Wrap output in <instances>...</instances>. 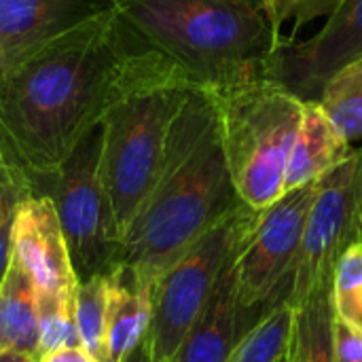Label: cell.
I'll use <instances>...</instances> for the list:
<instances>
[{"label": "cell", "instance_id": "9", "mask_svg": "<svg viewBox=\"0 0 362 362\" xmlns=\"http://www.w3.org/2000/svg\"><path fill=\"white\" fill-rule=\"evenodd\" d=\"M316 193L318 180L284 193L257 214L238 257L242 314L276 303L274 293L284 282L291 284Z\"/></svg>", "mask_w": 362, "mask_h": 362}, {"label": "cell", "instance_id": "4", "mask_svg": "<svg viewBox=\"0 0 362 362\" xmlns=\"http://www.w3.org/2000/svg\"><path fill=\"white\" fill-rule=\"evenodd\" d=\"M119 19L136 45L210 91L263 74L278 45L261 0H125Z\"/></svg>", "mask_w": 362, "mask_h": 362}, {"label": "cell", "instance_id": "18", "mask_svg": "<svg viewBox=\"0 0 362 362\" xmlns=\"http://www.w3.org/2000/svg\"><path fill=\"white\" fill-rule=\"evenodd\" d=\"M295 310L288 293L272 303L267 312L242 335L227 362H280L291 344Z\"/></svg>", "mask_w": 362, "mask_h": 362}, {"label": "cell", "instance_id": "10", "mask_svg": "<svg viewBox=\"0 0 362 362\" xmlns=\"http://www.w3.org/2000/svg\"><path fill=\"white\" fill-rule=\"evenodd\" d=\"M362 55V0L339 8L308 40L284 36L263 66V76L284 85L303 102H318L329 78Z\"/></svg>", "mask_w": 362, "mask_h": 362}, {"label": "cell", "instance_id": "1", "mask_svg": "<svg viewBox=\"0 0 362 362\" xmlns=\"http://www.w3.org/2000/svg\"><path fill=\"white\" fill-rule=\"evenodd\" d=\"M129 49L115 8L0 70V172L17 189L42 193L104 121Z\"/></svg>", "mask_w": 362, "mask_h": 362}, {"label": "cell", "instance_id": "25", "mask_svg": "<svg viewBox=\"0 0 362 362\" xmlns=\"http://www.w3.org/2000/svg\"><path fill=\"white\" fill-rule=\"evenodd\" d=\"M38 362H100L95 356H91L83 346H74V348H62L49 354H42Z\"/></svg>", "mask_w": 362, "mask_h": 362}, {"label": "cell", "instance_id": "11", "mask_svg": "<svg viewBox=\"0 0 362 362\" xmlns=\"http://www.w3.org/2000/svg\"><path fill=\"white\" fill-rule=\"evenodd\" d=\"M11 257L30 276L38 295L72 297L78 278L55 204L45 193H23L15 204Z\"/></svg>", "mask_w": 362, "mask_h": 362}, {"label": "cell", "instance_id": "3", "mask_svg": "<svg viewBox=\"0 0 362 362\" xmlns=\"http://www.w3.org/2000/svg\"><path fill=\"white\" fill-rule=\"evenodd\" d=\"M195 87L176 62L132 40L102 121V180L117 248L157 185L170 129Z\"/></svg>", "mask_w": 362, "mask_h": 362}, {"label": "cell", "instance_id": "5", "mask_svg": "<svg viewBox=\"0 0 362 362\" xmlns=\"http://www.w3.org/2000/svg\"><path fill=\"white\" fill-rule=\"evenodd\" d=\"M212 93L233 189L242 204L261 212L284 195L286 168L305 102L263 74Z\"/></svg>", "mask_w": 362, "mask_h": 362}, {"label": "cell", "instance_id": "7", "mask_svg": "<svg viewBox=\"0 0 362 362\" xmlns=\"http://www.w3.org/2000/svg\"><path fill=\"white\" fill-rule=\"evenodd\" d=\"M104 127H93L47 182L55 204L78 282L115 269L117 246L110 238V210L102 180Z\"/></svg>", "mask_w": 362, "mask_h": 362}, {"label": "cell", "instance_id": "2", "mask_svg": "<svg viewBox=\"0 0 362 362\" xmlns=\"http://www.w3.org/2000/svg\"><path fill=\"white\" fill-rule=\"evenodd\" d=\"M240 204L223 153L216 98L195 87L170 129L157 185L119 244L115 267L155 286L170 265Z\"/></svg>", "mask_w": 362, "mask_h": 362}, {"label": "cell", "instance_id": "15", "mask_svg": "<svg viewBox=\"0 0 362 362\" xmlns=\"http://www.w3.org/2000/svg\"><path fill=\"white\" fill-rule=\"evenodd\" d=\"M153 316V286L138 282L123 267L110 272L106 361L127 362L142 346Z\"/></svg>", "mask_w": 362, "mask_h": 362}, {"label": "cell", "instance_id": "24", "mask_svg": "<svg viewBox=\"0 0 362 362\" xmlns=\"http://www.w3.org/2000/svg\"><path fill=\"white\" fill-rule=\"evenodd\" d=\"M335 362H362V335L335 318L333 331Z\"/></svg>", "mask_w": 362, "mask_h": 362}, {"label": "cell", "instance_id": "12", "mask_svg": "<svg viewBox=\"0 0 362 362\" xmlns=\"http://www.w3.org/2000/svg\"><path fill=\"white\" fill-rule=\"evenodd\" d=\"M125 0H0V70Z\"/></svg>", "mask_w": 362, "mask_h": 362}, {"label": "cell", "instance_id": "20", "mask_svg": "<svg viewBox=\"0 0 362 362\" xmlns=\"http://www.w3.org/2000/svg\"><path fill=\"white\" fill-rule=\"evenodd\" d=\"M108 288L110 272L78 282L76 288V331L81 346L100 362L106 361Z\"/></svg>", "mask_w": 362, "mask_h": 362}, {"label": "cell", "instance_id": "19", "mask_svg": "<svg viewBox=\"0 0 362 362\" xmlns=\"http://www.w3.org/2000/svg\"><path fill=\"white\" fill-rule=\"evenodd\" d=\"M318 102L348 142L362 138V55L329 78Z\"/></svg>", "mask_w": 362, "mask_h": 362}, {"label": "cell", "instance_id": "14", "mask_svg": "<svg viewBox=\"0 0 362 362\" xmlns=\"http://www.w3.org/2000/svg\"><path fill=\"white\" fill-rule=\"evenodd\" d=\"M350 153V142L339 134L320 102H305L286 168L284 193L316 182Z\"/></svg>", "mask_w": 362, "mask_h": 362}, {"label": "cell", "instance_id": "26", "mask_svg": "<svg viewBox=\"0 0 362 362\" xmlns=\"http://www.w3.org/2000/svg\"><path fill=\"white\" fill-rule=\"evenodd\" d=\"M0 362H38V358L19 350H0Z\"/></svg>", "mask_w": 362, "mask_h": 362}, {"label": "cell", "instance_id": "13", "mask_svg": "<svg viewBox=\"0 0 362 362\" xmlns=\"http://www.w3.org/2000/svg\"><path fill=\"white\" fill-rule=\"evenodd\" d=\"M246 242V240H244ZM244 246V244H242ZM242 246L223 267L202 314L193 322L185 341L170 362H227L242 339L240 322L244 318L238 288V257Z\"/></svg>", "mask_w": 362, "mask_h": 362}, {"label": "cell", "instance_id": "27", "mask_svg": "<svg viewBox=\"0 0 362 362\" xmlns=\"http://www.w3.org/2000/svg\"><path fill=\"white\" fill-rule=\"evenodd\" d=\"M0 350H2V346H0Z\"/></svg>", "mask_w": 362, "mask_h": 362}, {"label": "cell", "instance_id": "6", "mask_svg": "<svg viewBox=\"0 0 362 362\" xmlns=\"http://www.w3.org/2000/svg\"><path fill=\"white\" fill-rule=\"evenodd\" d=\"M259 212L240 204L206 231L153 286V316L138 352L142 362H170L202 314L229 257L244 244Z\"/></svg>", "mask_w": 362, "mask_h": 362}, {"label": "cell", "instance_id": "16", "mask_svg": "<svg viewBox=\"0 0 362 362\" xmlns=\"http://www.w3.org/2000/svg\"><path fill=\"white\" fill-rule=\"evenodd\" d=\"M0 346L40 358L38 293L13 257L0 282Z\"/></svg>", "mask_w": 362, "mask_h": 362}, {"label": "cell", "instance_id": "21", "mask_svg": "<svg viewBox=\"0 0 362 362\" xmlns=\"http://www.w3.org/2000/svg\"><path fill=\"white\" fill-rule=\"evenodd\" d=\"M335 318L362 335V238L339 257L333 272Z\"/></svg>", "mask_w": 362, "mask_h": 362}, {"label": "cell", "instance_id": "8", "mask_svg": "<svg viewBox=\"0 0 362 362\" xmlns=\"http://www.w3.org/2000/svg\"><path fill=\"white\" fill-rule=\"evenodd\" d=\"M362 238V146L318 178V193L308 216L295 263L288 301L293 310L325 282L333 280L344 250Z\"/></svg>", "mask_w": 362, "mask_h": 362}, {"label": "cell", "instance_id": "17", "mask_svg": "<svg viewBox=\"0 0 362 362\" xmlns=\"http://www.w3.org/2000/svg\"><path fill=\"white\" fill-rule=\"evenodd\" d=\"M335 310L333 280L320 284L308 301L295 310L288 352L284 362H335Z\"/></svg>", "mask_w": 362, "mask_h": 362}, {"label": "cell", "instance_id": "23", "mask_svg": "<svg viewBox=\"0 0 362 362\" xmlns=\"http://www.w3.org/2000/svg\"><path fill=\"white\" fill-rule=\"evenodd\" d=\"M341 0H261V6L267 15L269 28L276 36V42L284 38L282 28L284 23L293 21L295 32L318 19V17H331L339 8ZM278 47V45H276Z\"/></svg>", "mask_w": 362, "mask_h": 362}, {"label": "cell", "instance_id": "22", "mask_svg": "<svg viewBox=\"0 0 362 362\" xmlns=\"http://www.w3.org/2000/svg\"><path fill=\"white\" fill-rule=\"evenodd\" d=\"M81 346L76 331V295H38V350L40 356Z\"/></svg>", "mask_w": 362, "mask_h": 362}]
</instances>
